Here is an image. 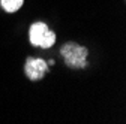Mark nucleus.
Wrapping results in <instances>:
<instances>
[{"label":"nucleus","mask_w":126,"mask_h":124,"mask_svg":"<svg viewBox=\"0 0 126 124\" xmlns=\"http://www.w3.org/2000/svg\"><path fill=\"white\" fill-rule=\"evenodd\" d=\"M60 55L71 69H84L87 66L89 50L77 42H66L60 46Z\"/></svg>","instance_id":"f257e3e1"},{"label":"nucleus","mask_w":126,"mask_h":124,"mask_svg":"<svg viewBox=\"0 0 126 124\" xmlns=\"http://www.w3.org/2000/svg\"><path fill=\"white\" fill-rule=\"evenodd\" d=\"M29 40L33 46H39V48H50L56 42V33L51 32L45 23L36 21L30 25L29 28Z\"/></svg>","instance_id":"f03ea898"},{"label":"nucleus","mask_w":126,"mask_h":124,"mask_svg":"<svg viewBox=\"0 0 126 124\" xmlns=\"http://www.w3.org/2000/svg\"><path fill=\"white\" fill-rule=\"evenodd\" d=\"M24 73L30 81H41L48 73V63L44 58L27 57L24 63Z\"/></svg>","instance_id":"7ed1b4c3"},{"label":"nucleus","mask_w":126,"mask_h":124,"mask_svg":"<svg viewBox=\"0 0 126 124\" xmlns=\"http://www.w3.org/2000/svg\"><path fill=\"white\" fill-rule=\"evenodd\" d=\"M24 3V0H0V5H2L3 11H6L8 13H14L18 9H21Z\"/></svg>","instance_id":"20e7f679"}]
</instances>
